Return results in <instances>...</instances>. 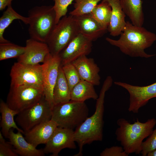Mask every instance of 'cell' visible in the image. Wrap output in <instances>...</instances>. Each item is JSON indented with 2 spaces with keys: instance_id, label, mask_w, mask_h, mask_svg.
<instances>
[{
  "instance_id": "ac0fdd59",
  "label": "cell",
  "mask_w": 156,
  "mask_h": 156,
  "mask_svg": "<svg viewBox=\"0 0 156 156\" xmlns=\"http://www.w3.org/2000/svg\"><path fill=\"white\" fill-rule=\"evenodd\" d=\"M21 132L15 133L12 129L9 132L8 138L9 142L13 146L14 150L21 156H44L45 153L43 150L36 148L25 139Z\"/></svg>"
},
{
  "instance_id": "cb8c5ba5",
  "label": "cell",
  "mask_w": 156,
  "mask_h": 156,
  "mask_svg": "<svg viewBox=\"0 0 156 156\" xmlns=\"http://www.w3.org/2000/svg\"><path fill=\"white\" fill-rule=\"evenodd\" d=\"M16 19L21 20L26 25H28L29 23V17L24 16L18 14L12 8L11 4L10 5L7 7L0 18V43L10 41L4 38L3 34L5 29L14 20Z\"/></svg>"
},
{
  "instance_id": "e0dca14e",
  "label": "cell",
  "mask_w": 156,
  "mask_h": 156,
  "mask_svg": "<svg viewBox=\"0 0 156 156\" xmlns=\"http://www.w3.org/2000/svg\"><path fill=\"white\" fill-rule=\"evenodd\" d=\"M57 127V124L51 120L25 132V138L28 142L36 147L39 144H46Z\"/></svg>"
},
{
  "instance_id": "603a6c76",
  "label": "cell",
  "mask_w": 156,
  "mask_h": 156,
  "mask_svg": "<svg viewBox=\"0 0 156 156\" xmlns=\"http://www.w3.org/2000/svg\"><path fill=\"white\" fill-rule=\"evenodd\" d=\"M53 96L54 105L71 100V91L61 65L53 89Z\"/></svg>"
},
{
  "instance_id": "ba28073f",
  "label": "cell",
  "mask_w": 156,
  "mask_h": 156,
  "mask_svg": "<svg viewBox=\"0 0 156 156\" xmlns=\"http://www.w3.org/2000/svg\"><path fill=\"white\" fill-rule=\"evenodd\" d=\"M52 116V109L44 96L33 105L19 112L15 121L25 133L40 124L51 120Z\"/></svg>"
},
{
  "instance_id": "d6a6232c",
  "label": "cell",
  "mask_w": 156,
  "mask_h": 156,
  "mask_svg": "<svg viewBox=\"0 0 156 156\" xmlns=\"http://www.w3.org/2000/svg\"><path fill=\"white\" fill-rule=\"evenodd\" d=\"M13 0H0V10H2L6 7L11 4Z\"/></svg>"
},
{
  "instance_id": "8992f818",
  "label": "cell",
  "mask_w": 156,
  "mask_h": 156,
  "mask_svg": "<svg viewBox=\"0 0 156 156\" xmlns=\"http://www.w3.org/2000/svg\"><path fill=\"white\" fill-rule=\"evenodd\" d=\"M79 33L73 16L69 14L63 17L56 25L46 43L50 53L58 55Z\"/></svg>"
},
{
  "instance_id": "44dd1931",
  "label": "cell",
  "mask_w": 156,
  "mask_h": 156,
  "mask_svg": "<svg viewBox=\"0 0 156 156\" xmlns=\"http://www.w3.org/2000/svg\"><path fill=\"white\" fill-rule=\"evenodd\" d=\"M122 10L133 25L142 26L144 21L142 0H120Z\"/></svg>"
},
{
  "instance_id": "277c9868",
  "label": "cell",
  "mask_w": 156,
  "mask_h": 156,
  "mask_svg": "<svg viewBox=\"0 0 156 156\" xmlns=\"http://www.w3.org/2000/svg\"><path fill=\"white\" fill-rule=\"evenodd\" d=\"M30 38L46 43L56 24L53 6H36L28 11Z\"/></svg>"
},
{
  "instance_id": "6da1fadb",
  "label": "cell",
  "mask_w": 156,
  "mask_h": 156,
  "mask_svg": "<svg viewBox=\"0 0 156 156\" xmlns=\"http://www.w3.org/2000/svg\"><path fill=\"white\" fill-rule=\"evenodd\" d=\"M113 81L111 76L107 77L96 100L94 113L91 116L88 117L74 131V139L79 147V152L74 156L82 155L84 145L89 144L94 141L102 140L104 99L105 93L112 86Z\"/></svg>"
},
{
  "instance_id": "52a82bcc",
  "label": "cell",
  "mask_w": 156,
  "mask_h": 156,
  "mask_svg": "<svg viewBox=\"0 0 156 156\" xmlns=\"http://www.w3.org/2000/svg\"><path fill=\"white\" fill-rule=\"evenodd\" d=\"M44 96L42 85H25L10 87L6 103L19 112L33 105Z\"/></svg>"
},
{
  "instance_id": "d6986e66",
  "label": "cell",
  "mask_w": 156,
  "mask_h": 156,
  "mask_svg": "<svg viewBox=\"0 0 156 156\" xmlns=\"http://www.w3.org/2000/svg\"><path fill=\"white\" fill-rule=\"evenodd\" d=\"M111 7L112 12L110 22L107 30L113 36L120 35L126 23V14L123 11L120 0H105Z\"/></svg>"
},
{
  "instance_id": "2e32d148",
  "label": "cell",
  "mask_w": 156,
  "mask_h": 156,
  "mask_svg": "<svg viewBox=\"0 0 156 156\" xmlns=\"http://www.w3.org/2000/svg\"><path fill=\"white\" fill-rule=\"evenodd\" d=\"M73 16L79 33L92 42L101 37L107 31L92 17L90 13Z\"/></svg>"
},
{
  "instance_id": "7a4b0ae2",
  "label": "cell",
  "mask_w": 156,
  "mask_h": 156,
  "mask_svg": "<svg viewBox=\"0 0 156 156\" xmlns=\"http://www.w3.org/2000/svg\"><path fill=\"white\" fill-rule=\"evenodd\" d=\"M119 38L114 40L107 37L105 40L111 45L118 47L123 53L131 57L148 58L155 55L149 54L145 50L156 40V35L142 26L126 21Z\"/></svg>"
},
{
  "instance_id": "5b68a950",
  "label": "cell",
  "mask_w": 156,
  "mask_h": 156,
  "mask_svg": "<svg viewBox=\"0 0 156 156\" xmlns=\"http://www.w3.org/2000/svg\"><path fill=\"white\" fill-rule=\"evenodd\" d=\"M88 108L85 102L70 100L55 105L51 120L58 127L74 129L88 117Z\"/></svg>"
},
{
  "instance_id": "4dcf8cb0",
  "label": "cell",
  "mask_w": 156,
  "mask_h": 156,
  "mask_svg": "<svg viewBox=\"0 0 156 156\" xmlns=\"http://www.w3.org/2000/svg\"><path fill=\"white\" fill-rule=\"evenodd\" d=\"M0 132V156H18L12 146L6 142Z\"/></svg>"
},
{
  "instance_id": "30bf717a",
  "label": "cell",
  "mask_w": 156,
  "mask_h": 156,
  "mask_svg": "<svg viewBox=\"0 0 156 156\" xmlns=\"http://www.w3.org/2000/svg\"><path fill=\"white\" fill-rule=\"evenodd\" d=\"M114 83L126 90L129 95L128 111L138 113L139 109L146 105L149 101L156 98V82L145 86L133 85L120 81Z\"/></svg>"
},
{
  "instance_id": "8fae6325",
  "label": "cell",
  "mask_w": 156,
  "mask_h": 156,
  "mask_svg": "<svg viewBox=\"0 0 156 156\" xmlns=\"http://www.w3.org/2000/svg\"><path fill=\"white\" fill-rule=\"evenodd\" d=\"M42 65L44 95L52 109L54 105L53 90L60 65V60L59 55H53L49 53L46 56Z\"/></svg>"
},
{
  "instance_id": "7c38bea8",
  "label": "cell",
  "mask_w": 156,
  "mask_h": 156,
  "mask_svg": "<svg viewBox=\"0 0 156 156\" xmlns=\"http://www.w3.org/2000/svg\"><path fill=\"white\" fill-rule=\"evenodd\" d=\"M92 41L79 33L58 55L60 65L71 63L83 55L87 56L92 51Z\"/></svg>"
},
{
  "instance_id": "d4e9b609",
  "label": "cell",
  "mask_w": 156,
  "mask_h": 156,
  "mask_svg": "<svg viewBox=\"0 0 156 156\" xmlns=\"http://www.w3.org/2000/svg\"><path fill=\"white\" fill-rule=\"evenodd\" d=\"M112 8L108 3L105 0L97 5L90 14L103 27L107 29L109 25Z\"/></svg>"
},
{
  "instance_id": "9a60e30c",
  "label": "cell",
  "mask_w": 156,
  "mask_h": 156,
  "mask_svg": "<svg viewBox=\"0 0 156 156\" xmlns=\"http://www.w3.org/2000/svg\"><path fill=\"white\" fill-rule=\"evenodd\" d=\"M71 63L76 69L81 80L89 82L94 86L100 85V68L93 58L83 55Z\"/></svg>"
},
{
  "instance_id": "f546056e",
  "label": "cell",
  "mask_w": 156,
  "mask_h": 156,
  "mask_svg": "<svg viewBox=\"0 0 156 156\" xmlns=\"http://www.w3.org/2000/svg\"><path fill=\"white\" fill-rule=\"evenodd\" d=\"M156 148V128L153 130L146 140L143 142L140 154L142 156H147L149 153Z\"/></svg>"
},
{
  "instance_id": "1f68e13d",
  "label": "cell",
  "mask_w": 156,
  "mask_h": 156,
  "mask_svg": "<svg viewBox=\"0 0 156 156\" xmlns=\"http://www.w3.org/2000/svg\"><path fill=\"white\" fill-rule=\"evenodd\" d=\"M122 146H113L107 148L100 153L101 156H128Z\"/></svg>"
},
{
  "instance_id": "5bb4252c",
  "label": "cell",
  "mask_w": 156,
  "mask_h": 156,
  "mask_svg": "<svg viewBox=\"0 0 156 156\" xmlns=\"http://www.w3.org/2000/svg\"><path fill=\"white\" fill-rule=\"evenodd\" d=\"M24 53L18 58L17 62L31 65L43 63L47 55L50 53L46 43L31 38L26 40Z\"/></svg>"
},
{
  "instance_id": "7402d4cb",
  "label": "cell",
  "mask_w": 156,
  "mask_h": 156,
  "mask_svg": "<svg viewBox=\"0 0 156 156\" xmlns=\"http://www.w3.org/2000/svg\"><path fill=\"white\" fill-rule=\"evenodd\" d=\"M94 86L89 82L81 80L71 90V100L80 102L91 99L96 100L99 96Z\"/></svg>"
},
{
  "instance_id": "836d02e7",
  "label": "cell",
  "mask_w": 156,
  "mask_h": 156,
  "mask_svg": "<svg viewBox=\"0 0 156 156\" xmlns=\"http://www.w3.org/2000/svg\"><path fill=\"white\" fill-rule=\"evenodd\" d=\"M147 156H156V148L153 151L149 153Z\"/></svg>"
},
{
  "instance_id": "ffe728a7",
  "label": "cell",
  "mask_w": 156,
  "mask_h": 156,
  "mask_svg": "<svg viewBox=\"0 0 156 156\" xmlns=\"http://www.w3.org/2000/svg\"><path fill=\"white\" fill-rule=\"evenodd\" d=\"M0 112L1 116L0 125L1 132L4 137L8 138L11 129H15L24 134V131L17 126L14 119V116L19 113L18 111L10 108L6 103L1 99Z\"/></svg>"
},
{
  "instance_id": "484cf974",
  "label": "cell",
  "mask_w": 156,
  "mask_h": 156,
  "mask_svg": "<svg viewBox=\"0 0 156 156\" xmlns=\"http://www.w3.org/2000/svg\"><path fill=\"white\" fill-rule=\"evenodd\" d=\"M25 47L11 43L10 41L0 43V60L18 58L24 52Z\"/></svg>"
},
{
  "instance_id": "4316f807",
  "label": "cell",
  "mask_w": 156,
  "mask_h": 156,
  "mask_svg": "<svg viewBox=\"0 0 156 156\" xmlns=\"http://www.w3.org/2000/svg\"><path fill=\"white\" fill-rule=\"evenodd\" d=\"M101 0H75L74 9L69 14L74 16L90 13Z\"/></svg>"
},
{
  "instance_id": "3957f363",
  "label": "cell",
  "mask_w": 156,
  "mask_h": 156,
  "mask_svg": "<svg viewBox=\"0 0 156 156\" xmlns=\"http://www.w3.org/2000/svg\"><path fill=\"white\" fill-rule=\"evenodd\" d=\"M117 123L118 127L115 132L116 140L120 142L125 152L128 155L140 154L143 141L152 133L156 120L152 118L142 122L137 119L133 123L131 124L121 118L118 119Z\"/></svg>"
},
{
  "instance_id": "9c48e42d",
  "label": "cell",
  "mask_w": 156,
  "mask_h": 156,
  "mask_svg": "<svg viewBox=\"0 0 156 156\" xmlns=\"http://www.w3.org/2000/svg\"><path fill=\"white\" fill-rule=\"evenodd\" d=\"M10 87L25 85H42V68L39 64L31 65L18 62L12 66Z\"/></svg>"
},
{
  "instance_id": "4fadbf2b",
  "label": "cell",
  "mask_w": 156,
  "mask_h": 156,
  "mask_svg": "<svg viewBox=\"0 0 156 156\" xmlns=\"http://www.w3.org/2000/svg\"><path fill=\"white\" fill-rule=\"evenodd\" d=\"M74 131L68 128L57 127L43 149L45 154L57 156L62 149L76 148L74 139Z\"/></svg>"
},
{
  "instance_id": "f1b7e54d",
  "label": "cell",
  "mask_w": 156,
  "mask_h": 156,
  "mask_svg": "<svg viewBox=\"0 0 156 156\" xmlns=\"http://www.w3.org/2000/svg\"><path fill=\"white\" fill-rule=\"evenodd\" d=\"M74 0H54L53 6L55 12V23L57 24L63 17L66 15L68 7Z\"/></svg>"
},
{
  "instance_id": "83f0119b",
  "label": "cell",
  "mask_w": 156,
  "mask_h": 156,
  "mask_svg": "<svg viewBox=\"0 0 156 156\" xmlns=\"http://www.w3.org/2000/svg\"><path fill=\"white\" fill-rule=\"evenodd\" d=\"M61 66L71 91L81 79L76 69L71 63Z\"/></svg>"
}]
</instances>
